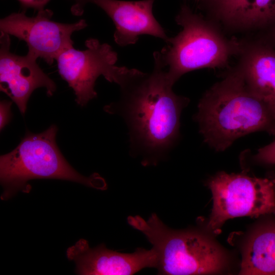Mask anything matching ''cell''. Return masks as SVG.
Listing matches in <instances>:
<instances>
[{
	"instance_id": "cell-10",
	"label": "cell",
	"mask_w": 275,
	"mask_h": 275,
	"mask_svg": "<svg viewBox=\"0 0 275 275\" xmlns=\"http://www.w3.org/2000/svg\"><path fill=\"white\" fill-rule=\"evenodd\" d=\"M10 44V35L1 32L0 89L15 103L23 115L34 91L45 88L47 95L51 96L56 85L39 66L38 58L29 53L24 56L12 53Z\"/></svg>"
},
{
	"instance_id": "cell-17",
	"label": "cell",
	"mask_w": 275,
	"mask_h": 275,
	"mask_svg": "<svg viewBox=\"0 0 275 275\" xmlns=\"http://www.w3.org/2000/svg\"><path fill=\"white\" fill-rule=\"evenodd\" d=\"M25 8H33L40 11L44 9L45 6L50 0H18Z\"/></svg>"
},
{
	"instance_id": "cell-18",
	"label": "cell",
	"mask_w": 275,
	"mask_h": 275,
	"mask_svg": "<svg viewBox=\"0 0 275 275\" xmlns=\"http://www.w3.org/2000/svg\"><path fill=\"white\" fill-rule=\"evenodd\" d=\"M265 29L268 32L265 39L263 40L275 48V18Z\"/></svg>"
},
{
	"instance_id": "cell-6",
	"label": "cell",
	"mask_w": 275,
	"mask_h": 275,
	"mask_svg": "<svg viewBox=\"0 0 275 275\" xmlns=\"http://www.w3.org/2000/svg\"><path fill=\"white\" fill-rule=\"evenodd\" d=\"M213 208L207 228L216 232L235 217L275 215V179L221 172L208 183Z\"/></svg>"
},
{
	"instance_id": "cell-3",
	"label": "cell",
	"mask_w": 275,
	"mask_h": 275,
	"mask_svg": "<svg viewBox=\"0 0 275 275\" xmlns=\"http://www.w3.org/2000/svg\"><path fill=\"white\" fill-rule=\"evenodd\" d=\"M57 131L55 125L39 133L28 131L14 150L1 156L2 200H7L18 191L29 193L32 188L29 181L36 179L65 180L97 189H107L105 180L98 174L86 177L69 164L57 145Z\"/></svg>"
},
{
	"instance_id": "cell-14",
	"label": "cell",
	"mask_w": 275,
	"mask_h": 275,
	"mask_svg": "<svg viewBox=\"0 0 275 275\" xmlns=\"http://www.w3.org/2000/svg\"><path fill=\"white\" fill-rule=\"evenodd\" d=\"M240 274H275V221L260 226L243 253Z\"/></svg>"
},
{
	"instance_id": "cell-5",
	"label": "cell",
	"mask_w": 275,
	"mask_h": 275,
	"mask_svg": "<svg viewBox=\"0 0 275 275\" xmlns=\"http://www.w3.org/2000/svg\"><path fill=\"white\" fill-rule=\"evenodd\" d=\"M128 224L142 232L158 256V273L166 275L202 274L219 272L226 258L210 239L195 231L168 227L153 213L147 220L129 216Z\"/></svg>"
},
{
	"instance_id": "cell-8",
	"label": "cell",
	"mask_w": 275,
	"mask_h": 275,
	"mask_svg": "<svg viewBox=\"0 0 275 275\" xmlns=\"http://www.w3.org/2000/svg\"><path fill=\"white\" fill-rule=\"evenodd\" d=\"M52 15L51 10L44 9L31 17L23 12L12 13L1 19L0 30L25 41L28 53L51 65L63 52L73 47L72 34L87 26L84 19L73 23L56 22L51 20Z\"/></svg>"
},
{
	"instance_id": "cell-16",
	"label": "cell",
	"mask_w": 275,
	"mask_h": 275,
	"mask_svg": "<svg viewBox=\"0 0 275 275\" xmlns=\"http://www.w3.org/2000/svg\"><path fill=\"white\" fill-rule=\"evenodd\" d=\"M12 101L2 100L0 103V129L2 130L10 121L12 117L11 106Z\"/></svg>"
},
{
	"instance_id": "cell-15",
	"label": "cell",
	"mask_w": 275,
	"mask_h": 275,
	"mask_svg": "<svg viewBox=\"0 0 275 275\" xmlns=\"http://www.w3.org/2000/svg\"><path fill=\"white\" fill-rule=\"evenodd\" d=\"M257 162L265 164H275V140L260 148L254 156Z\"/></svg>"
},
{
	"instance_id": "cell-11",
	"label": "cell",
	"mask_w": 275,
	"mask_h": 275,
	"mask_svg": "<svg viewBox=\"0 0 275 275\" xmlns=\"http://www.w3.org/2000/svg\"><path fill=\"white\" fill-rule=\"evenodd\" d=\"M66 256L74 262L75 272L80 275H130L145 268H157L158 262L153 248L122 253L107 249L104 244L91 248L84 239L68 248Z\"/></svg>"
},
{
	"instance_id": "cell-9",
	"label": "cell",
	"mask_w": 275,
	"mask_h": 275,
	"mask_svg": "<svg viewBox=\"0 0 275 275\" xmlns=\"http://www.w3.org/2000/svg\"><path fill=\"white\" fill-rule=\"evenodd\" d=\"M71 8L75 16L81 15L89 3L102 9L114 22V38L121 46L135 44L140 36L148 35L166 42L169 37L153 13L155 0L124 1L119 0H73Z\"/></svg>"
},
{
	"instance_id": "cell-19",
	"label": "cell",
	"mask_w": 275,
	"mask_h": 275,
	"mask_svg": "<svg viewBox=\"0 0 275 275\" xmlns=\"http://www.w3.org/2000/svg\"><path fill=\"white\" fill-rule=\"evenodd\" d=\"M274 4H275V0H274Z\"/></svg>"
},
{
	"instance_id": "cell-1",
	"label": "cell",
	"mask_w": 275,
	"mask_h": 275,
	"mask_svg": "<svg viewBox=\"0 0 275 275\" xmlns=\"http://www.w3.org/2000/svg\"><path fill=\"white\" fill-rule=\"evenodd\" d=\"M149 73L127 68L118 85L121 97L104 107L109 114L120 113L130 128L132 142L153 163L174 144L179 130L182 109L189 100L177 95L166 69L155 52Z\"/></svg>"
},
{
	"instance_id": "cell-13",
	"label": "cell",
	"mask_w": 275,
	"mask_h": 275,
	"mask_svg": "<svg viewBox=\"0 0 275 275\" xmlns=\"http://www.w3.org/2000/svg\"><path fill=\"white\" fill-rule=\"evenodd\" d=\"M200 7L227 26L265 29L275 18L274 0H200Z\"/></svg>"
},
{
	"instance_id": "cell-2",
	"label": "cell",
	"mask_w": 275,
	"mask_h": 275,
	"mask_svg": "<svg viewBox=\"0 0 275 275\" xmlns=\"http://www.w3.org/2000/svg\"><path fill=\"white\" fill-rule=\"evenodd\" d=\"M196 119L204 141L217 151L251 133L275 135V109L250 90L237 66L204 94Z\"/></svg>"
},
{
	"instance_id": "cell-4",
	"label": "cell",
	"mask_w": 275,
	"mask_h": 275,
	"mask_svg": "<svg viewBox=\"0 0 275 275\" xmlns=\"http://www.w3.org/2000/svg\"><path fill=\"white\" fill-rule=\"evenodd\" d=\"M175 20L181 31L169 38L161 51H155L173 85L188 72L224 67L232 55L239 53L240 44L225 38L210 21L186 4L182 5Z\"/></svg>"
},
{
	"instance_id": "cell-12",
	"label": "cell",
	"mask_w": 275,
	"mask_h": 275,
	"mask_svg": "<svg viewBox=\"0 0 275 275\" xmlns=\"http://www.w3.org/2000/svg\"><path fill=\"white\" fill-rule=\"evenodd\" d=\"M237 66L250 90L275 109V48L264 40L240 44Z\"/></svg>"
},
{
	"instance_id": "cell-7",
	"label": "cell",
	"mask_w": 275,
	"mask_h": 275,
	"mask_svg": "<svg viewBox=\"0 0 275 275\" xmlns=\"http://www.w3.org/2000/svg\"><path fill=\"white\" fill-rule=\"evenodd\" d=\"M85 45L84 50L73 47L56 59L60 75L73 90L75 101L81 106L96 97L94 87L99 76L102 75L107 81L118 85L127 68L115 65L117 53L109 44L91 38Z\"/></svg>"
}]
</instances>
